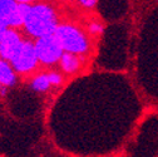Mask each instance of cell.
I'll use <instances>...</instances> for the list:
<instances>
[{
    "mask_svg": "<svg viewBox=\"0 0 158 157\" xmlns=\"http://www.w3.org/2000/svg\"><path fill=\"white\" fill-rule=\"evenodd\" d=\"M30 6L28 3H18L15 0H0V25L6 28L24 25Z\"/></svg>",
    "mask_w": 158,
    "mask_h": 157,
    "instance_id": "obj_3",
    "label": "cell"
},
{
    "mask_svg": "<svg viewBox=\"0 0 158 157\" xmlns=\"http://www.w3.org/2000/svg\"><path fill=\"white\" fill-rule=\"evenodd\" d=\"M50 81L48 74H40L34 78V81L31 83V88L36 92H45L50 87Z\"/></svg>",
    "mask_w": 158,
    "mask_h": 157,
    "instance_id": "obj_9",
    "label": "cell"
},
{
    "mask_svg": "<svg viewBox=\"0 0 158 157\" xmlns=\"http://www.w3.org/2000/svg\"><path fill=\"white\" fill-rule=\"evenodd\" d=\"M8 30V28L6 27H2V25H0V39H2L3 38V35L5 34V32Z\"/></svg>",
    "mask_w": 158,
    "mask_h": 157,
    "instance_id": "obj_13",
    "label": "cell"
},
{
    "mask_svg": "<svg viewBox=\"0 0 158 157\" xmlns=\"http://www.w3.org/2000/svg\"><path fill=\"white\" fill-rule=\"evenodd\" d=\"M60 66L65 73H75L81 68V59L75 53L64 52L60 58Z\"/></svg>",
    "mask_w": 158,
    "mask_h": 157,
    "instance_id": "obj_8",
    "label": "cell"
},
{
    "mask_svg": "<svg viewBox=\"0 0 158 157\" xmlns=\"http://www.w3.org/2000/svg\"><path fill=\"white\" fill-rule=\"evenodd\" d=\"M54 34L59 39V42H60L65 52L83 54L87 53L89 49V43L85 35L73 25H68V24L58 25Z\"/></svg>",
    "mask_w": 158,
    "mask_h": 157,
    "instance_id": "obj_2",
    "label": "cell"
},
{
    "mask_svg": "<svg viewBox=\"0 0 158 157\" xmlns=\"http://www.w3.org/2000/svg\"><path fill=\"white\" fill-rule=\"evenodd\" d=\"M15 69L8 63V61L2 58L0 59V84L4 87H10L15 83Z\"/></svg>",
    "mask_w": 158,
    "mask_h": 157,
    "instance_id": "obj_7",
    "label": "cell"
},
{
    "mask_svg": "<svg viewBox=\"0 0 158 157\" xmlns=\"http://www.w3.org/2000/svg\"><path fill=\"white\" fill-rule=\"evenodd\" d=\"M39 62L44 64H54L60 61L63 53L65 52L55 34H49L38 38L34 43Z\"/></svg>",
    "mask_w": 158,
    "mask_h": 157,
    "instance_id": "obj_4",
    "label": "cell"
},
{
    "mask_svg": "<svg viewBox=\"0 0 158 157\" xmlns=\"http://www.w3.org/2000/svg\"><path fill=\"white\" fill-rule=\"evenodd\" d=\"M39 62L35 50V44L31 42H23L18 53L11 59V66L18 73H28L33 70Z\"/></svg>",
    "mask_w": 158,
    "mask_h": 157,
    "instance_id": "obj_5",
    "label": "cell"
},
{
    "mask_svg": "<svg viewBox=\"0 0 158 157\" xmlns=\"http://www.w3.org/2000/svg\"><path fill=\"white\" fill-rule=\"evenodd\" d=\"M79 3L84 8H93L97 4V0H79Z\"/></svg>",
    "mask_w": 158,
    "mask_h": 157,
    "instance_id": "obj_12",
    "label": "cell"
},
{
    "mask_svg": "<svg viewBox=\"0 0 158 157\" xmlns=\"http://www.w3.org/2000/svg\"><path fill=\"white\" fill-rule=\"evenodd\" d=\"M24 28L30 35L35 38L54 34L58 28L56 15L48 5H33L30 6V10L24 20Z\"/></svg>",
    "mask_w": 158,
    "mask_h": 157,
    "instance_id": "obj_1",
    "label": "cell"
},
{
    "mask_svg": "<svg viewBox=\"0 0 158 157\" xmlns=\"http://www.w3.org/2000/svg\"><path fill=\"white\" fill-rule=\"evenodd\" d=\"M48 77H49V81H50L52 86H59V84H62V82H63L62 75L58 74V73H54V72L53 73H49Z\"/></svg>",
    "mask_w": 158,
    "mask_h": 157,
    "instance_id": "obj_11",
    "label": "cell"
},
{
    "mask_svg": "<svg viewBox=\"0 0 158 157\" xmlns=\"http://www.w3.org/2000/svg\"><path fill=\"white\" fill-rule=\"evenodd\" d=\"M15 2H18V3H31V2H34V0H15Z\"/></svg>",
    "mask_w": 158,
    "mask_h": 157,
    "instance_id": "obj_14",
    "label": "cell"
},
{
    "mask_svg": "<svg viewBox=\"0 0 158 157\" xmlns=\"http://www.w3.org/2000/svg\"><path fill=\"white\" fill-rule=\"evenodd\" d=\"M88 30H89V33H90V34H94V35H99V34H102V33H103L104 28H103V25H102L101 23L93 22V23H90V24H89V27H88Z\"/></svg>",
    "mask_w": 158,
    "mask_h": 157,
    "instance_id": "obj_10",
    "label": "cell"
},
{
    "mask_svg": "<svg viewBox=\"0 0 158 157\" xmlns=\"http://www.w3.org/2000/svg\"><path fill=\"white\" fill-rule=\"evenodd\" d=\"M22 44H23V40L19 33L8 28L3 38L0 39V57L8 62H11V59L18 53Z\"/></svg>",
    "mask_w": 158,
    "mask_h": 157,
    "instance_id": "obj_6",
    "label": "cell"
}]
</instances>
